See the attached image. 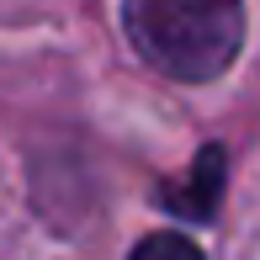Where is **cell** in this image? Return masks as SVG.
<instances>
[{"mask_svg": "<svg viewBox=\"0 0 260 260\" xmlns=\"http://www.w3.org/2000/svg\"><path fill=\"white\" fill-rule=\"evenodd\" d=\"M122 27L149 69L207 85L244 43V0H122Z\"/></svg>", "mask_w": 260, "mask_h": 260, "instance_id": "cell-1", "label": "cell"}, {"mask_svg": "<svg viewBox=\"0 0 260 260\" xmlns=\"http://www.w3.org/2000/svg\"><path fill=\"white\" fill-rule=\"evenodd\" d=\"M218 197H223V149H202L197 170H191V186H170L159 202L170 212H181V218H212Z\"/></svg>", "mask_w": 260, "mask_h": 260, "instance_id": "cell-2", "label": "cell"}, {"mask_svg": "<svg viewBox=\"0 0 260 260\" xmlns=\"http://www.w3.org/2000/svg\"><path fill=\"white\" fill-rule=\"evenodd\" d=\"M127 260H207L202 250H197L186 234H149V239H138V250L127 255Z\"/></svg>", "mask_w": 260, "mask_h": 260, "instance_id": "cell-3", "label": "cell"}]
</instances>
